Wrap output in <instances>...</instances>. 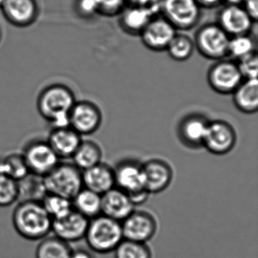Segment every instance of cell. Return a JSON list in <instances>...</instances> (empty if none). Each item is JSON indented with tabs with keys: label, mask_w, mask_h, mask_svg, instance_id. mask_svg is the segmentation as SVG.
Segmentation results:
<instances>
[{
	"label": "cell",
	"mask_w": 258,
	"mask_h": 258,
	"mask_svg": "<svg viewBox=\"0 0 258 258\" xmlns=\"http://www.w3.org/2000/svg\"><path fill=\"white\" fill-rule=\"evenodd\" d=\"M0 37H1V31H0Z\"/></svg>",
	"instance_id": "42"
},
{
	"label": "cell",
	"mask_w": 258,
	"mask_h": 258,
	"mask_svg": "<svg viewBox=\"0 0 258 258\" xmlns=\"http://www.w3.org/2000/svg\"><path fill=\"white\" fill-rule=\"evenodd\" d=\"M253 21L244 8L238 5H229L219 15L218 25L228 35L247 34L253 28Z\"/></svg>",
	"instance_id": "16"
},
{
	"label": "cell",
	"mask_w": 258,
	"mask_h": 258,
	"mask_svg": "<svg viewBox=\"0 0 258 258\" xmlns=\"http://www.w3.org/2000/svg\"><path fill=\"white\" fill-rule=\"evenodd\" d=\"M99 13L105 16H114L123 8L124 0H96Z\"/></svg>",
	"instance_id": "34"
},
{
	"label": "cell",
	"mask_w": 258,
	"mask_h": 258,
	"mask_svg": "<svg viewBox=\"0 0 258 258\" xmlns=\"http://www.w3.org/2000/svg\"><path fill=\"white\" fill-rule=\"evenodd\" d=\"M134 7H147L152 0H130Z\"/></svg>",
	"instance_id": "39"
},
{
	"label": "cell",
	"mask_w": 258,
	"mask_h": 258,
	"mask_svg": "<svg viewBox=\"0 0 258 258\" xmlns=\"http://www.w3.org/2000/svg\"><path fill=\"white\" fill-rule=\"evenodd\" d=\"M84 238L92 251L109 253L123 239L121 223L100 214L90 220Z\"/></svg>",
	"instance_id": "3"
},
{
	"label": "cell",
	"mask_w": 258,
	"mask_h": 258,
	"mask_svg": "<svg viewBox=\"0 0 258 258\" xmlns=\"http://www.w3.org/2000/svg\"><path fill=\"white\" fill-rule=\"evenodd\" d=\"M90 220L75 209L61 218L52 220V232L60 239L70 243L84 238Z\"/></svg>",
	"instance_id": "12"
},
{
	"label": "cell",
	"mask_w": 258,
	"mask_h": 258,
	"mask_svg": "<svg viewBox=\"0 0 258 258\" xmlns=\"http://www.w3.org/2000/svg\"><path fill=\"white\" fill-rule=\"evenodd\" d=\"M244 10L250 19L256 22L258 19V0H244Z\"/></svg>",
	"instance_id": "36"
},
{
	"label": "cell",
	"mask_w": 258,
	"mask_h": 258,
	"mask_svg": "<svg viewBox=\"0 0 258 258\" xmlns=\"http://www.w3.org/2000/svg\"><path fill=\"white\" fill-rule=\"evenodd\" d=\"M229 5H238L241 3L244 2V0H226Z\"/></svg>",
	"instance_id": "40"
},
{
	"label": "cell",
	"mask_w": 258,
	"mask_h": 258,
	"mask_svg": "<svg viewBox=\"0 0 258 258\" xmlns=\"http://www.w3.org/2000/svg\"><path fill=\"white\" fill-rule=\"evenodd\" d=\"M238 61L237 66L243 79H257L258 56L256 51Z\"/></svg>",
	"instance_id": "33"
},
{
	"label": "cell",
	"mask_w": 258,
	"mask_h": 258,
	"mask_svg": "<svg viewBox=\"0 0 258 258\" xmlns=\"http://www.w3.org/2000/svg\"><path fill=\"white\" fill-rule=\"evenodd\" d=\"M43 179L47 193L71 200L84 188L82 170L73 163L60 162Z\"/></svg>",
	"instance_id": "4"
},
{
	"label": "cell",
	"mask_w": 258,
	"mask_h": 258,
	"mask_svg": "<svg viewBox=\"0 0 258 258\" xmlns=\"http://www.w3.org/2000/svg\"><path fill=\"white\" fill-rule=\"evenodd\" d=\"M12 220L17 233L29 241H40L52 232V218L38 201H21L13 211Z\"/></svg>",
	"instance_id": "1"
},
{
	"label": "cell",
	"mask_w": 258,
	"mask_h": 258,
	"mask_svg": "<svg viewBox=\"0 0 258 258\" xmlns=\"http://www.w3.org/2000/svg\"><path fill=\"white\" fill-rule=\"evenodd\" d=\"M71 244L58 237H45L40 240L36 249V258H71L72 253Z\"/></svg>",
	"instance_id": "25"
},
{
	"label": "cell",
	"mask_w": 258,
	"mask_h": 258,
	"mask_svg": "<svg viewBox=\"0 0 258 258\" xmlns=\"http://www.w3.org/2000/svg\"><path fill=\"white\" fill-rule=\"evenodd\" d=\"M82 140L81 134L69 126L53 128L47 142L60 159H69L73 157Z\"/></svg>",
	"instance_id": "19"
},
{
	"label": "cell",
	"mask_w": 258,
	"mask_h": 258,
	"mask_svg": "<svg viewBox=\"0 0 258 258\" xmlns=\"http://www.w3.org/2000/svg\"><path fill=\"white\" fill-rule=\"evenodd\" d=\"M78 9L80 13L85 17H90L99 13V8L96 0H79Z\"/></svg>",
	"instance_id": "35"
},
{
	"label": "cell",
	"mask_w": 258,
	"mask_h": 258,
	"mask_svg": "<svg viewBox=\"0 0 258 258\" xmlns=\"http://www.w3.org/2000/svg\"><path fill=\"white\" fill-rule=\"evenodd\" d=\"M82 177L84 188L101 196L115 187L114 169L102 162L82 171Z\"/></svg>",
	"instance_id": "20"
},
{
	"label": "cell",
	"mask_w": 258,
	"mask_h": 258,
	"mask_svg": "<svg viewBox=\"0 0 258 258\" xmlns=\"http://www.w3.org/2000/svg\"><path fill=\"white\" fill-rule=\"evenodd\" d=\"M6 1H7V0H0V7H3V5L5 4Z\"/></svg>",
	"instance_id": "41"
},
{
	"label": "cell",
	"mask_w": 258,
	"mask_h": 258,
	"mask_svg": "<svg viewBox=\"0 0 258 258\" xmlns=\"http://www.w3.org/2000/svg\"><path fill=\"white\" fill-rule=\"evenodd\" d=\"M31 174L44 177L60 163V158L47 141L34 140L28 143L22 153Z\"/></svg>",
	"instance_id": "5"
},
{
	"label": "cell",
	"mask_w": 258,
	"mask_h": 258,
	"mask_svg": "<svg viewBox=\"0 0 258 258\" xmlns=\"http://www.w3.org/2000/svg\"><path fill=\"white\" fill-rule=\"evenodd\" d=\"M115 187L128 196L146 191L141 164L134 161H123L114 169Z\"/></svg>",
	"instance_id": "14"
},
{
	"label": "cell",
	"mask_w": 258,
	"mask_h": 258,
	"mask_svg": "<svg viewBox=\"0 0 258 258\" xmlns=\"http://www.w3.org/2000/svg\"><path fill=\"white\" fill-rule=\"evenodd\" d=\"M221 0H196L199 6L205 7H213L218 5Z\"/></svg>",
	"instance_id": "38"
},
{
	"label": "cell",
	"mask_w": 258,
	"mask_h": 258,
	"mask_svg": "<svg viewBox=\"0 0 258 258\" xmlns=\"http://www.w3.org/2000/svg\"><path fill=\"white\" fill-rule=\"evenodd\" d=\"M71 258H96V256L91 250L80 247L72 250Z\"/></svg>",
	"instance_id": "37"
},
{
	"label": "cell",
	"mask_w": 258,
	"mask_h": 258,
	"mask_svg": "<svg viewBox=\"0 0 258 258\" xmlns=\"http://www.w3.org/2000/svg\"><path fill=\"white\" fill-rule=\"evenodd\" d=\"M153 12L147 7H134L123 13L120 24L131 34H140L153 19Z\"/></svg>",
	"instance_id": "24"
},
{
	"label": "cell",
	"mask_w": 258,
	"mask_h": 258,
	"mask_svg": "<svg viewBox=\"0 0 258 258\" xmlns=\"http://www.w3.org/2000/svg\"><path fill=\"white\" fill-rule=\"evenodd\" d=\"M41 202L52 220L67 215L74 209L71 199L58 195L47 193Z\"/></svg>",
	"instance_id": "28"
},
{
	"label": "cell",
	"mask_w": 258,
	"mask_h": 258,
	"mask_svg": "<svg viewBox=\"0 0 258 258\" xmlns=\"http://www.w3.org/2000/svg\"><path fill=\"white\" fill-rule=\"evenodd\" d=\"M115 258H152V252L146 243L123 238L114 249Z\"/></svg>",
	"instance_id": "30"
},
{
	"label": "cell",
	"mask_w": 258,
	"mask_h": 258,
	"mask_svg": "<svg viewBox=\"0 0 258 258\" xmlns=\"http://www.w3.org/2000/svg\"><path fill=\"white\" fill-rule=\"evenodd\" d=\"M30 174L22 154L13 153L0 158V175L22 180Z\"/></svg>",
	"instance_id": "27"
},
{
	"label": "cell",
	"mask_w": 258,
	"mask_h": 258,
	"mask_svg": "<svg viewBox=\"0 0 258 258\" xmlns=\"http://www.w3.org/2000/svg\"><path fill=\"white\" fill-rule=\"evenodd\" d=\"M233 102L241 112L253 114L258 109L257 79L245 80L233 92Z\"/></svg>",
	"instance_id": "21"
},
{
	"label": "cell",
	"mask_w": 258,
	"mask_h": 258,
	"mask_svg": "<svg viewBox=\"0 0 258 258\" xmlns=\"http://www.w3.org/2000/svg\"><path fill=\"white\" fill-rule=\"evenodd\" d=\"M134 204L128 195L117 187L102 195V214L122 222L134 211Z\"/></svg>",
	"instance_id": "18"
},
{
	"label": "cell",
	"mask_w": 258,
	"mask_h": 258,
	"mask_svg": "<svg viewBox=\"0 0 258 258\" xmlns=\"http://www.w3.org/2000/svg\"><path fill=\"white\" fill-rule=\"evenodd\" d=\"M102 157V150L98 144L90 140H82L72 158L73 164L84 171L101 163Z\"/></svg>",
	"instance_id": "26"
},
{
	"label": "cell",
	"mask_w": 258,
	"mask_h": 258,
	"mask_svg": "<svg viewBox=\"0 0 258 258\" xmlns=\"http://www.w3.org/2000/svg\"><path fill=\"white\" fill-rule=\"evenodd\" d=\"M102 119L97 105L89 101L76 102L69 114V126L81 136L90 135L99 129Z\"/></svg>",
	"instance_id": "10"
},
{
	"label": "cell",
	"mask_w": 258,
	"mask_h": 258,
	"mask_svg": "<svg viewBox=\"0 0 258 258\" xmlns=\"http://www.w3.org/2000/svg\"><path fill=\"white\" fill-rule=\"evenodd\" d=\"M200 6L196 0H163L161 10L164 18L176 29L189 30L200 19Z\"/></svg>",
	"instance_id": "7"
},
{
	"label": "cell",
	"mask_w": 258,
	"mask_h": 258,
	"mask_svg": "<svg viewBox=\"0 0 258 258\" xmlns=\"http://www.w3.org/2000/svg\"><path fill=\"white\" fill-rule=\"evenodd\" d=\"M120 223L124 239L146 243L156 233V220L146 211H134Z\"/></svg>",
	"instance_id": "9"
},
{
	"label": "cell",
	"mask_w": 258,
	"mask_h": 258,
	"mask_svg": "<svg viewBox=\"0 0 258 258\" xmlns=\"http://www.w3.org/2000/svg\"><path fill=\"white\" fill-rule=\"evenodd\" d=\"M72 201L74 209L89 220L102 214V196L88 188L84 187Z\"/></svg>",
	"instance_id": "23"
},
{
	"label": "cell",
	"mask_w": 258,
	"mask_h": 258,
	"mask_svg": "<svg viewBox=\"0 0 258 258\" xmlns=\"http://www.w3.org/2000/svg\"><path fill=\"white\" fill-rule=\"evenodd\" d=\"M229 40V36L220 25L208 24L198 31L195 44L203 56L219 60L227 56Z\"/></svg>",
	"instance_id": "6"
},
{
	"label": "cell",
	"mask_w": 258,
	"mask_h": 258,
	"mask_svg": "<svg viewBox=\"0 0 258 258\" xmlns=\"http://www.w3.org/2000/svg\"><path fill=\"white\" fill-rule=\"evenodd\" d=\"M195 44L192 40L183 34H176L166 50L175 61H183L192 55Z\"/></svg>",
	"instance_id": "29"
},
{
	"label": "cell",
	"mask_w": 258,
	"mask_h": 258,
	"mask_svg": "<svg viewBox=\"0 0 258 258\" xmlns=\"http://www.w3.org/2000/svg\"><path fill=\"white\" fill-rule=\"evenodd\" d=\"M176 30L165 18H153L140 34L146 47L161 51L167 49L176 34Z\"/></svg>",
	"instance_id": "13"
},
{
	"label": "cell",
	"mask_w": 258,
	"mask_h": 258,
	"mask_svg": "<svg viewBox=\"0 0 258 258\" xmlns=\"http://www.w3.org/2000/svg\"><path fill=\"white\" fill-rule=\"evenodd\" d=\"M255 51L254 42L247 34L234 36L229 40L228 55L233 58L239 60Z\"/></svg>",
	"instance_id": "32"
},
{
	"label": "cell",
	"mask_w": 258,
	"mask_h": 258,
	"mask_svg": "<svg viewBox=\"0 0 258 258\" xmlns=\"http://www.w3.org/2000/svg\"><path fill=\"white\" fill-rule=\"evenodd\" d=\"M243 80L238 66L233 61H218L208 71V84L214 91L220 94L233 93Z\"/></svg>",
	"instance_id": "8"
},
{
	"label": "cell",
	"mask_w": 258,
	"mask_h": 258,
	"mask_svg": "<svg viewBox=\"0 0 258 258\" xmlns=\"http://www.w3.org/2000/svg\"><path fill=\"white\" fill-rule=\"evenodd\" d=\"M236 142L233 127L227 122L215 120L208 123L203 146L214 155H222L230 152Z\"/></svg>",
	"instance_id": "11"
},
{
	"label": "cell",
	"mask_w": 258,
	"mask_h": 258,
	"mask_svg": "<svg viewBox=\"0 0 258 258\" xmlns=\"http://www.w3.org/2000/svg\"><path fill=\"white\" fill-rule=\"evenodd\" d=\"M145 188L149 193L164 191L171 183L173 170L165 161L152 159L142 165Z\"/></svg>",
	"instance_id": "15"
},
{
	"label": "cell",
	"mask_w": 258,
	"mask_h": 258,
	"mask_svg": "<svg viewBox=\"0 0 258 258\" xmlns=\"http://www.w3.org/2000/svg\"><path fill=\"white\" fill-rule=\"evenodd\" d=\"M208 122L198 115L190 116L184 119L179 128V134L184 143L190 146L203 145Z\"/></svg>",
	"instance_id": "22"
},
{
	"label": "cell",
	"mask_w": 258,
	"mask_h": 258,
	"mask_svg": "<svg viewBox=\"0 0 258 258\" xmlns=\"http://www.w3.org/2000/svg\"><path fill=\"white\" fill-rule=\"evenodd\" d=\"M19 199L18 181L9 176L0 175V208H8Z\"/></svg>",
	"instance_id": "31"
},
{
	"label": "cell",
	"mask_w": 258,
	"mask_h": 258,
	"mask_svg": "<svg viewBox=\"0 0 258 258\" xmlns=\"http://www.w3.org/2000/svg\"><path fill=\"white\" fill-rule=\"evenodd\" d=\"M1 8L7 22L19 28L33 25L38 15L34 0H7Z\"/></svg>",
	"instance_id": "17"
},
{
	"label": "cell",
	"mask_w": 258,
	"mask_h": 258,
	"mask_svg": "<svg viewBox=\"0 0 258 258\" xmlns=\"http://www.w3.org/2000/svg\"><path fill=\"white\" fill-rule=\"evenodd\" d=\"M76 102L75 93L69 87L52 84L39 95L37 109L53 128L66 127L69 126V114Z\"/></svg>",
	"instance_id": "2"
}]
</instances>
